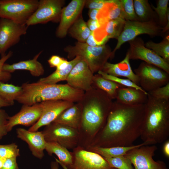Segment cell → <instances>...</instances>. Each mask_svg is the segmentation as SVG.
Returning <instances> with one entry per match:
<instances>
[{"label":"cell","instance_id":"1","mask_svg":"<svg viewBox=\"0 0 169 169\" xmlns=\"http://www.w3.org/2000/svg\"><path fill=\"white\" fill-rule=\"evenodd\" d=\"M145 110V104L130 105L113 102L105 125L89 146L133 145L140 136Z\"/></svg>","mask_w":169,"mask_h":169},{"label":"cell","instance_id":"2","mask_svg":"<svg viewBox=\"0 0 169 169\" xmlns=\"http://www.w3.org/2000/svg\"><path fill=\"white\" fill-rule=\"evenodd\" d=\"M79 102L82 116L78 146L85 149L105 125L113 102L105 92L92 86Z\"/></svg>","mask_w":169,"mask_h":169},{"label":"cell","instance_id":"3","mask_svg":"<svg viewBox=\"0 0 169 169\" xmlns=\"http://www.w3.org/2000/svg\"><path fill=\"white\" fill-rule=\"evenodd\" d=\"M140 137L148 145L161 143L169 136V100L148 93Z\"/></svg>","mask_w":169,"mask_h":169},{"label":"cell","instance_id":"4","mask_svg":"<svg viewBox=\"0 0 169 169\" xmlns=\"http://www.w3.org/2000/svg\"><path fill=\"white\" fill-rule=\"evenodd\" d=\"M22 92L16 99L18 103L28 105L51 100L78 102L84 92L66 84H46L37 82L25 83L21 85Z\"/></svg>","mask_w":169,"mask_h":169},{"label":"cell","instance_id":"5","mask_svg":"<svg viewBox=\"0 0 169 169\" xmlns=\"http://www.w3.org/2000/svg\"><path fill=\"white\" fill-rule=\"evenodd\" d=\"M64 50L67 53L68 59L72 60L79 57L84 60L93 74L102 70L108 59L112 58L111 48L105 44L92 47L77 42L74 46H67Z\"/></svg>","mask_w":169,"mask_h":169},{"label":"cell","instance_id":"6","mask_svg":"<svg viewBox=\"0 0 169 169\" xmlns=\"http://www.w3.org/2000/svg\"><path fill=\"white\" fill-rule=\"evenodd\" d=\"M38 2V0H0V18L26 24L36 10Z\"/></svg>","mask_w":169,"mask_h":169},{"label":"cell","instance_id":"7","mask_svg":"<svg viewBox=\"0 0 169 169\" xmlns=\"http://www.w3.org/2000/svg\"><path fill=\"white\" fill-rule=\"evenodd\" d=\"M163 27L154 20L146 22L125 20L123 30L117 39V44L112 51V58L116 51L124 43L141 34H147L151 36L160 35L162 33Z\"/></svg>","mask_w":169,"mask_h":169},{"label":"cell","instance_id":"8","mask_svg":"<svg viewBox=\"0 0 169 169\" xmlns=\"http://www.w3.org/2000/svg\"><path fill=\"white\" fill-rule=\"evenodd\" d=\"M139 86L147 92L163 86L169 83V74L162 69L144 62L134 69Z\"/></svg>","mask_w":169,"mask_h":169},{"label":"cell","instance_id":"9","mask_svg":"<svg viewBox=\"0 0 169 169\" xmlns=\"http://www.w3.org/2000/svg\"><path fill=\"white\" fill-rule=\"evenodd\" d=\"M47 142H56L67 149L78 146L79 133L77 129L53 122L42 131Z\"/></svg>","mask_w":169,"mask_h":169},{"label":"cell","instance_id":"10","mask_svg":"<svg viewBox=\"0 0 169 169\" xmlns=\"http://www.w3.org/2000/svg\"><path fill=\"white\" fill-rule=\"evenodd\" d=\"M64 0H40L38 7L27 21L28 26L49 22H59L62 8L65 4Z\"/></svg>","mask_w":169,"mask_h":169},{"label":"cell","instance_id":"11","mask_svg":"<svg viewBox=\"0 0 169 169\" xmlns=\"http://www.w3.org/2000/svg\"><path fill=\"white\" fill-rule=\"evenodd\" d=\"M157 147L154 145H143L128 151L125 156L131 161L135 169H168L163 161L153 159Z\"/></svg>","mask_w":169,"mask_h":169},{"label":"cell","instance_id":"12","mask_svg":"<svg viewBox=\"0 0 169 169\" xmlns=\"http://www.w3.org/2000/svg\"><path fill=\"white\" fill-rule=\"evenodd\" d=\"M73 160L67 169H116L102 156L78 146L73 149Z\"/></svg>","mask_w":169,"mask_h":169},{"label":"cell","instance_id":"13","mask_svg":"<svg viewBox=\"0 0 169 169\" xmlns=\"http://www.w3.org/2000/svg\"><path fill=\"white\" fill-rule=\"evenodd\" d=\"M28 27L11 20L0 19V54L2 56L11 47L18 43L21 37L26 34Z\"/></svg>","mask_w":169,"mask_h":169},{"label":"cell","instance_id":"14","mask_svg":"<svg viewBox=\"0 0 169 169\" xmlns=\"http://www.w3.org/2000/svg\"><path fill=\"white\" fill-rule=\"evenodd\" d=\"M130 48L127 52L130 59H140L164 70L169 74V63L152 50L145 46L143 40L136 37L129 41Z\"/></svg>","mask_w":169,"mask_h":169},{"label":"cell","instance_id":"15","mask_svg":"<svg viewBox=\"0 0 169 169\" xmlns=\"http://www.w3.org/2000/svg\"><path fill=\"white\" fill-rule=\"evenodd\" d=\"M39 103L42 109L41 117L28 129L30 131H37L41 127L53 122L63 111L74 104L73 102L62 100H47Z\"/></svg>","mask_w":169,"mask_h":169},{"label":"cell","instance_id":"16","mask_svg":"<svg viewBox=\"0 0 169 169\" xmlns=\"http://www.w3.org/2000/svg\"><path fill=\"white\" fill-rule=\"evenodd\" d=\"M94 76L87 64L80 59L73 68L66 81L73 88L85 92L92 88Z\"/></svg>","mask_w":169,"mask_h":169},{"label":"cell","instance_id":"17","mask_svg":"<svg viewBox=\"0 0 169 169\" xmlns=\"http://www.w3.org/2000/svg\"><path fill=\"white\" fill-rule=\"evenodd\" d=\"M85 0H72L62 8L59 24L56 31L57 37H65L70 26L81 14Z\"/></svg>","mask_w":169,"mask_h":169},{"label":"cell","instance_id":"18","mask_svg":"<svg viewBox=\"0 0 169 169\" xmlns=\"http://www.w3.org/2000/svg\"><path fill=\"white\" fill-rule=\"evenodd\" d=\"M42 112L40 103L32 105H23L19 112L12 116L9 117L7 125L8 132L17 125L31 126L39 120Z\"/></svg>","mask_w":169,"mask_h":169},{"label":"cell","instance_id":"19","mask_svg":"<svg viewBox=\"0 0 169 169\" xmlns=\"http://www.w3.org/2000/svg\"><path fill=\"white\" fill-rule=\"evenodd\" d=\"M18 137L28 145L32 155L35 157L42 159L44 156L47 142L41 131H31L23 128L16 129Z\"/></svg>","mask_w":169,"mask_h":169},{"label":"cell","instance_id":"20","mask_svg":"<svg viewBox=\"0 0 169 169\" xmlns=\"http://www.w3.org/2000/svg\"><path fill=\"white\" fill-rule=\"evenodd\" d=\"M125 21L122 18L111 20L101 25L93 32L94 38L98 46L105 44L109 39H117L123 30Z\"/></svg>","mask_w":169,"mask_h":169},{"label":"cell","instance_id":"21","mask_svg":"<svg viewBox=\"0 0 169 169\" xmlns=\"http://www.w3.org/2000/svg\"><path fill=\"white\" fill-rule=\"evenodd\" d=\"M130 60L127 52L124 59L118 63L114 64L106 62L101 71L114 76L126 77L140 86L139 78L132 70Z\"/></svg>","mask_w":169,"mask_h":169},{"label":"cell","instance_id":"22","mask_svg":"<svg viewBox=\"0 0 169 169\" xmlns=\"http://www.w3.org/2000/svg\"><path fill=\"white\" fill-rule=\"evenodd\" d=\"M148 93L135 88L122 87L117 91L116 101L124 104L134 105L145 104Z\"/></svg>","mask_w":169,"mask_h":169},{"label":"cell","instance_id":"23","mask_svg":"<svg viewBox=\"0 0 169 169\" xmlns=\"http://www.w3.org/2000/svg\"><path fill=\"white\" fill-rule=\"evenodd\" d=\"M42 52H40L31 59L21 61L11 64L5 63L3 70L10 73L18 70H27L29 71L33 76H41L44 74V70L42 64L38 60V59Z\"/></svg>","mask_w":169,"mask_h":169},{"label":"cell","instance_id":"24","mask_svg":"<svg viewBox=\"0 0 169 169\" xmlns=\"http://www.w3.org/2000/svg\"><path fill=\"white\" fill-rule=\"evenodd\" d=\"M82 107L79 102L63 111L53 121L78 130L81 121Z\"/></svg>","mask_w":169,"mask_h":169},{"label":"cell","instance_id":"25","mask_svg":"<svg viewBox=\"0 0 169 169\" xmlns=\"http://www.w3.org/2000/svg\"><path fill=\"white\" fill-rule=\"evenodd\" d=\"M97 18L100 26L111 20L119 18L123 19L120 0H108L99 10Z\"/></svg>","mask_w":169,"mask_h":169},{"label":"cell","instance_id":"26","mask_svg":"<svg viewBox=\"0 0 169 169\" xmlns=\"http://www.w3.org/2000/svg\"><path fill=\"white\" fill-rule=\"evenodd\" d=\"M143 145H148L146 143L143 142L138 145L129 146L103 147L89 146L85 149L89 151L97 153L104 158H111L125 156L129 151Z\"/></svg>","mask_w":169,"mask_h":169},{"label":"cell","instance_id":"27","mask_svg":"<svg viewBox=\"0 0 169 169\" xmlns=\"http://www.w3.org/2000/svg\"><path fill=\"white\" fill-rule=\"evenodd\" d=\"M80 59L79 57H75L69 61V64L66 68L59 70H56L48 76L40 78L37 82L43 84H55L60 81L66 80L71 70Z\"/></svg>","mask_w":169,"mask_h":169},{"label":"cell","instance_id":"28","mask_svg":"<svg viewBox=\"0 0 169 169\" xmlns=\"http://www.w3.org/2000/svg\"><path fill=\"white\" fill-rule=\"evenodd\" d=\"M92 86L104 91L111 100L116 98L118 89L124 87L105 79L98 74L94 75Z\"/></svg>","mask_w":169,"mask_h":169},{"label":"cell","instance_id":"29","mask_svg":"<svg viewBox=\"0 0 169 169\" xmlns=\"http://www.w3.org/2000/svg\"><path fill=\"white\" fill-rule=\"evenodd\" d=\"M45 150L49 156L55 155L60 162L65 166L72 164L73 156L68 149L54 142H47Z\"/></svg>","mask_w":169,"mask_h":169},{"label":"cell","instance_id":"30","mask_svg":"<svg viewBox=\"0 0 169 169\" xmlns=\"http://www.w3.org/2000/svg\"><path fill=\"white\" fill-rule=\"evenodd\" d=\"M91 32L82 14L70 26L68 32L72 38L80 43H85Z\"/></svg>","mask_w":169,"mask_h":169},{"label":"cell","instance_id":"31","mask_svg":"<svg viewBox=\"0 0 169 169\" xmlns=\"http://www.w3.org/2000/svg\"><path fill=\"white\" fill-rule=\"evenodd\" d=\"M134 10L139 21L155 20V12L147 0L133 1Z\"/></svg>","mask_w":169,"mask_h":169},{"label":"cell","instance_id":"32","mask_svg":"<svg viewBox=\"0 0 169 169\" xmlns=\"http://www.w3.org/2000/svg\"><path fill=\"white\" fill-rule=\"evenodd\" d=\"M22 91L21 86L0 81V96L9 102L14 104V101L21 95Z\"/></svg>","mask_w":169,"mask_h":169},{"label":"cell","instance_id":"33","mask_svg":"<svg viewBox=\"0 0 169 169\" xmlns=\"http://www.w3.org/2000/svg\"><path fill=\"white\" fill-rule=\"evenodd\" d=\"M146 47L154 52L158 55L169 63V39L166 37L160 43H155L149 41L145 44Z\"/></svg>","mask_w":169,"mask_h":169},{"label":"cell","instance_id":"34","mask_svg":"<svg viewBox=\"0 0 169 169\" xmlns=\"http://www.w3.org/2000/svg\"><path fill=\"white\" fill-rule=\"evenodd\" d=\"M168 0H159L156 7L152 4L151 6L152 9L155 10L158 16L159 25L163 26V27L166 25L167 22V17L169 14L168 7Z\"/></svg>","mask_w":169,"mask_h":169},{"label":"cell","instance_id":"35","mask_svg":"<svg viewBox=\"0 0 169 169\" xmlns=\"http://www.w3.org/2000/svg\"><path fill=\"white\" fill-rule=\"evenodd\" d=\"M123 18L125 20L138 21L132 0H120Z\"/></svg>","mask_w":169,"mask_h":169},{"label":"cell","instance_id":"36","mask_svg":"<svg viewBox=\"0 0 169 169\" xmlns=\"http://www.w3.org/2000/svg\"><path fill=\"white\" fill-rule=\"evenodd\" d=\"M104 158L113 168L116 169H133L130 160L125 156Z\"/></svg>","mask_w":169,"mask_h":169},{"label":"cell","instance_id":"37","mask_svg":"<svg viewBox=\"0 0 169 169\" xmlns=\"http://www.w3.org/2000/svg\"><path fill=\"white\" fill-rule=\"evenodd\" d=\"M19 155V149L15 143L0 145V157L7 159L17 157Z\"/></svg>","mask_w":169,"mask_h":169},{"label":"cell","instance_id":"38","mask_svg":"<svg viewBox=\"0 0 169 169\" xmlns=\"http://www.w3.org/2000/svg\"><path fill=\"white\" fill-rule=\"evenodd\" d=\"M98 74L100 75L103 78L113 81L124 87H130L145 91L140 86L128 79H123L109 75L101 70L99 71Z\"/></svg>","mask_w":169,"mask_h":169},{"label":"cell","instance_id":"39","mask_svg":"<svg viewBox=\"0 0 169 169\" xmlns=\"http://www.w3.org/2000/svg\"><path fill=\"white\" fill-rule=\"evenodd\" d=\"M13 54V52L10 51L7 54L1 56L0 59V81L7 82L11 78V73L3 71V67L6 61L11 57Z\"/></svg>","mask_w":169,"mask_h":169},{"label":"cell","instance_id":"40","mask_svg":"<svg viewBox=\"0 0 169 169\" xmlns=\"http://www.w3.org/2000/svg\"><path fill=\"white\" fill-rule=\"evenodd\" d=\"M148 93L157 99L169 100V83L163 86L150 91Z\"/></svg>","mask_w":169,"mask_h":169},{"label":"cell","instance_id":"41","mask_svg":"<svg viewBox=\"0 0 169 169\" xmlns=\"http://www.w3.org/2000/svg\"><path fill=\"white\" fill-rule=\"evenodd\" d=\"M9 116L4 110L0 109V140L8 132L7 125Z\"/></svg>","mask_w":169,"mask_h":169},{"label":"cell","instance_id":"42","mask_svg":"<svg viewBox=\"0 0 169 169\" xmlns=\"http://www.w3.org/2000/svg\"><path fill=\"white\" fill-rule=\"evenodd\" d=\"M108 0H85L84 6L90 9L100 10Z\"/></svg>","mask_w":169,"mask_h":169},{"label":"cell","instance_id":"43","mask_svg":"<svg viewBox=\"0 0 169 169\" xmlns=\"http://www.w3.org/2000/svg\"><path fill=\"white\" fill-rule=\"evenodd\" d=\"M1 169H19L17 157L5 159Z\"/></svg>","mask_w":169,"mask_h":169},{"label":"cell","instance_id":"44","mask_svg":"<svg viewBox=\"0 0 169 169\" xmlns=\"http://www.w3.org/2000/svg\"><path fill=\"white\" fill-rule=\"evenodd\" d=\"M63 59L59 56L54 55L48 60V62L50 67L56 68L61 63Z\"/></svg>","mask_w":169,"mask_h":169},{"label":"cell","instance_id":"45","mask_svg":"<svg viewBox=\"0 0 169 169\" xmlns=\"http://www.w3.org/2000/svg\"><path fill=\"white\" fill-rule=\"evenodd\" d=\"M86 23L87 26L91 32L94 31L100 27L97 20L89 19Z\"/></svg>","mask_w":169,"mask_h":169},{"label":"cell","instance_id":"46","mask_svg":"<svg viewBox=\"0 0 169 169\" xmlns=\"http://www.w3.org/2000/svg\"><path fill=\"white\" fill-rule=\"evenodd\" d=\"M85 43L88 45L92 47L98 46L94 38L93 32H91L90 34L86 40Z\"/></svg>","mask_w":169,"mask_h":169},{"label":"cell","instance_id":"47","mask_svg":"<svg viewBox=\"0 0 169 169\" xmlns=\"http://www.w3.org/2000/svg\"><path fill=\"white\" fill-rule=\"evenodd\" d=\"M99 10L96 9H90L89 10L88 15L90 18V19L97 20V15Z\"/></svg>","mask_w":169,"mask_h":169},{"label":"cell","instance_id":"48","mask_svg":"<svg viewBox=\"0 0 169 169\" xmlns=\"http://www.w3.org/2000/svg\"><path fill=\"white\" fill-rule=\"evenodd\" d=\"M162 152L163 154L167 158L169 157V140L166 141L162 147Z\"/></svg>","mask_w":169,"mask_h":169},{"label":"cell","instance_id":"49","mask_svg":"<svg viewBox=\"0 0 169 169\" xmlns=\"http://www.w3.org/2000/svg\"><path fill=\"white\" fill-rule=\"evenodd\" d=\"M69 61L63 58L62 61L60 64L56 68L57 70H59L66 68L69 64Z\"/></svg>","mask_w":169,"mask_h":169},{"label":"cell","instance_id":"50","mask_svg":"<svg viewBox=\"0 0 169 169\" xmlns=\"http://www.w3.org/2000/svg\"><path fill=\"white\" fill-rule=\"evenodd\" d=\"M14 104L6 100L0 96V109L12 106Z\"/></svg>","mask_w":169,"mask_h":169},{"label":"cell","instance_id":"51","mask_svg":"<svg viewBox=\"0 0 169 169\" xmlns=\"http://www.w3.org/2000/svg\"><path fill=\"white\" fill-rule=\"evenodd\" d=\"M51 169H59V164L55 161H52L50 164Z\"/></svg>","mask_w":169,"mask_h":169},{"label":"cell","instance_id":"52","mask_svg":"<svg viewBox=\"0 0 169 169\" xmlns=\"http://www.w3.org/2000/svg\"><path fill=\"white\" fill-rule=\"evenodd\" d=\"M55 161H57L63 168V169H67L66 166L60 162L56 158H55Z\"/></svg>","mask_w":169,"mask_h":169},{"label":"cell","instance_id":"53","mask_svg":"<svg viewBox=\"0 0 169 169\" xmlns=\"http://www.w3.org/2000/svg\"><path fill=\"white\" fill-rule=\"evenodd\" d=\"M5 159L0 157V169H1Z\"/></svg>","mask_w":169,"mask_h":169}]
</instances>
